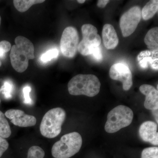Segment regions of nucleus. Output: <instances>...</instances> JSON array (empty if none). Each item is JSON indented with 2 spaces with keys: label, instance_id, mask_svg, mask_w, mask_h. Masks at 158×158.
<instances>
[{
  "label": "nucleus",
  "instance_id": "f03ea898",
  "mask_svg": "<svg viewBox=\"0 0 158 158\" xmlns=\"http://www.w3.org/2000/svg\"><path fill=\"white\" fill-rule=\"evenodd\" d=\"M98 78L92 74H78L71 79L68 84V91L73 95L96 96L100 90Z\"/></svg>",
  "mask_w": 158,
  "mask_h": 158
},
{
  "label": "nucleus",
  "instance_id": "0eeeda50",
  "mask_svg": "<svg viewBox=\"0 0 158 158\" xmlns=\"http://www.w3.org/2000/svg\"><path fill=\"white\" fill-rule=\"evenodd\" d=\"M79 42L78 33L77 29L69 27L64 30L60 40V49L62 55L69 58L75 56L78 51Z\"/></svg>",
  "mask_w": 158,
  "mask_h": 158
},
{
  "label": "nucleus",
  "instance_id": "20e7f679",
  "mask_svg": "<svg viewBox=\"0 0 158 158\" xmlns=\"http://www.w3.org/2000/svg\"><path fill=\"white\" fill-rule=\"evenodd\" d=\"M65 117V111L61 108H53L48 111L43 117L40 127L42 135L48 138L59 135L62 131V125Z\"/></svg>",
  "mask_w": 158,
  "mask_h": 158
},
{
  "label": "nucleus",
  "instance_id": "a878e982",
  "mask_svg": "<svg viewBox=\"0 0 158 158\" xmlns=\"http://www.w3.org/2000/svg\"><path fill=\"white\" fill-rule=\"evenodd\" d=\"M11 44L9 41L2 40L0 42V51L6 54L11 49Z\"/></svg>",
  "mask_w": 158,
  "mask_h": 158
},
{
  "label": "nucleus",
  "instance_id": "ddd939ff",
  "mask_svg": "<svg viewBox=\"0 0 158 158\" xmlns=\"http://www.w3.org/2000/svg\"><path fill=\"white\" fill-rule=\"evenodd\" d=\"M103 43L108 49H113L118 43V38L116 30L112 25L106 24L104 26L102 32Z\"/></svg>",
  "mask_w": 158,
  "mask_h": 158
},
{
  "label": "nucleus",
  "instance_id": "c756f323",
  "mask_svg": "<svg viewBox=\"0 0 158 158\" xmlns=\"http://www.w3.org/2000/svg\"><path fill=\"white\" fill-rule=\"evenodd\" d=\"M1 65H2V62H1V59H0V67H1Z\"/></svg>",
  "mask_w": 158,
  "mask_h": 158
},
{
  "label": "nucleus",
  "instance_id": "cd10ccee",
  "mask_svg": "<svg viewBox=\"0 0 158 158\" xmlns=\"http://www.w3.org/2000/svg\"><path fill=\"white\" fill-rule=\"evenodd\" d=\"M152 113L153 115H154L156 120L157 123H158V110H152Z\"/></svg>",
  "mask_w": 158,
  "mask_h": 158
},
{
  "label": "nucleus",
  "instance_id": "39448f33",
  "mask_svg": "<svg viewBox=\"0 0 158 158\" xmlns=\"http://www.w3.org/2000/svg\"><path fill=\"white\" fill-rule=\"evenodd\" d=\"M133 112L130 108L119 105L111 110L107 116L105 129L108 133H114L128 126L132 122Z\"/></svg>",
  "mask_w": 158,
  "mask_h": 158
},
{
  "label": "nucleus",
  "instance_id": "423d86ee",
  "mask_svg": "<svg viewBox=\"0 0 158 158\" xmlns=\"http://www.w3.org/2000/svg\"><path fill=\"white\" fill-rule=\"evenodd\" d=\"M81 31L83 39L79 43L78 51L83 56H89L92 49L100 45L101 38L98 34L97 29L92 25L84 24Z\"/></svg>",
  "mask_w": 158,
  "mask_h": 158
},
{
  "label": "nucleus",
  "instance_id": "7c9ffc66",
  "mask_svg": "<svg viewBox=\"0 0 158 158\" xmlns=\"http://www.w3.org/2000/svg\"><path fill=\"white\" fill-rule=\"evenodd\" d=\"M1 20H2V19H1V16H0V26H1Z\"/></svg>",
  "mask_w": 158,
  "mask_h": 158
},
{
  "label": "nucleus",
  "instance_id": "a211bd4d",
  "mask_svg": "<svg viewBox=\"0 0 158 158\" xmlns=\"http://www.w3.org/2000/svg\"><path fill=\"white\" fill-rule=\"evenodd\" d=\"M11 130L5 114L0 111V136L4 138H8L11 135Z\"/></svg>",
  "mask_w": 158,
  "mask_h": 158
},
{
  "label": "nucleus",
  "instance_id": "f8f14e48",
  "mask_svg": "<svg viewBox=\"0 0 158 158\" xmlns=\"http://www.w3.org/2000/svg\"><path fill=\"white\" fill-rule=\"evenodd\" d=\"M139 90L141 93L145 95L144 107L148 110L158 109V91L153 86L148 85H141Z\"/></svg>",
  "mask_w": 158,
  "mask_h": 158
},
{
  "label": "nucleus",
  "instance_id": "5701e85b",
  "mask_svg": "<svg viewBox=\"0 0 158 158\" xmlns=\"http://www.w3.org/2000/svg\"><path fill=\"white\" fill-rule=\"evenodd\" d=\"M94 59L98 62H100L103 59V56L102 55L101 47L94 48L91 50V55Z\"/></svg>",
  "mask_w": 158,
  "mask_h": 158
},
{
  "label": "nucleus",
  "instance_id": "bb28decb",
  "mask_svg": "<svg viewBox=\"0 0 158 158\" xmlns=\"http://www.w3.org/2000/svg\"><path fill=\"white\" fill-rule=\"evenodd\" d=\"M110 2L109 0H99L98 1L97 6L99 8H104Z\"/></svg>",
  "mask_w": 158,
  "mask_h": 158
},
{
  "label": "nucleus",
  "instance_id": "c85d7f7f",
  "mask_svg": "<svg viewBox=\"0 0 158 158\" xmlns=\"http://www.w3.org/2000/svg\"><path fill=\"white\" fill-rule=\"evenodd\" d=\"M85 2H86L85 0H78L77 1L80 4H83V3H85Z\"/></svg>",
  "mask_w": 158,
  "mask_h": 158
},
{
  "label": "nucleus",
  "instance_id": "6e6552de",
  "mask_svg": "<svg viewBox=\"0 0 158 158\" xmlns=\"http://www.w3.org/2000/svg\"><path fill=\"white\" fill-rule=\"evenodd\" d=\"M141 11L139 6H134L120 18L119 25L123 37H128L135 31L141 19Z\"/></svg>",
  "mask_w": 158,
  "mask_h": 158
},
{
  "label": "nucleus",
  "instance_id": "4468645a",
  "mask_svg": "<svg viewBox=\"0 0 158 158\" xmlns=\"http://www.w3.org/2000/svg\"><path fill=\"white\" fill-rule=\"evenodd\" d=\"M138 59L142 68H147L149 63L153 69L158 70V50L142 51L138 55Z\"/></svg>",
  "mask_w": 158,
  "mask_h": 158
},
{
  "label": "nucleus",
  "instance_id": "4be33fe9",
  "mask_svg": "<svg viewBox=\"0 0 158 158\" xmlns=\"http://www.w3.org/2000/svg\"><path fill=\"white\" fill-rule=\"evenodd\" d=\"M12 88H13V86L11 82L9 81H6L4 82V85L1 88V93H2L6 98H11L12 97L11 93H12Z\"/></svg>",
  "mask_w": 158,
  "mask_h": 158
},
{
  "label": "nucleus",
  "instance_id": "2eb2a0df",
  "mask_svg": "<svg viewBox=\"0 0 158 158\" xmlns=\"http://www.w3.org/2000/svg\"><path fill=\"white\" fill-rule=\"evenodd\" d=\"M144 43L148 48L151 50H158V27L150 29L144 37Z\"/></svg>",
  "mask_w": 158,
  "mask_h": 158
},
{
  "label": "nucleus",
  "instance_id": "f257e3e1",
  "mask_svg": "<svg viewBox=\"0 0 158 158\" xmlns=\"http://www.w3.org/2000/svg\"><path fill=\"white\" fill-rule=\"evenodd\" d=\"M15 43L10 52L11 65L17 72H24L28 67L29 60L35 58L34 44L31 40L21 36L16 37Z\"/></svg>",
  "mask_w": 158,
  "mask_h": 158
},
{
  "label": "nucleus",
  "instance_id": "f3484780",
  "mask_svg": "<svg viewBox=\"0 0 158 158\" xmlns=\"http://www.w3.org/2000/svg\"><path fill=\"white\" fill-rule=\"evenodd\" d=\"M43 0H14L13 1L15 7L20 12H24L33 5L44 2Z\"/></svg>",
  "mask_w": 158,
  "mask_h": 158
},
{
  "label": "nucleus",
  "instance_id": "6ab92c4d",
  "mask_svg": "<svg viewBox=\"0 0 158 158\" xmlns=\"http://www.w3.org/2000/svg\"><path fill=\"white\" fill-rule=\"evenodd\" d=\"M45 156L44 151L38 146H33L29 148L27 158H44Z\"/></svg>",
  "mask_w": 158,
  "mask_h": 158
},
{
  "label": "nucleus",
  "instance_id": "412c9836",
  "mask_svg": "<svg viewBox=\"0 0 158 158\" xmlns=\"http://www.w3.org/2000/svg\"><path fill=\"white\" fill-rule=\"evenodd\" d=\"M59 55V51L56 48L52 49L45 53L43 54L40 57V60L43 62H48L52 59L57 58Z\"/></svg>",
  "mask_w": 158,
  "mask_h": 158
},
{
  "label": "nucleus",
  "instance_id": "9d476101",
  "mask_svg": "<svg viewBox=\"0 0 158 158\" xmlns=\"http://www.w3.org/2000/svg\"><path fill=\"white\" fill-rule=\"evenodd\" d=\"M5 115L13 124L20 127L34 126L37 123L35 116L27 115L22 110L11 109L6 111Z\"/></svg>",
  "mask_w": 158,
  "mask_h": 158
},
{
  "label": "nucleus",
  "instance_id": "dca6fc26",
  "mask_svg": "<svg viewBox=\"0 0 158 158\" xmlns=\"http://www.w3.org/2000/svg\"><path fill=\"white\" fill-rule=\"evenodd\" d=\"M158 10V0L150 1L142 9L141 11V17L144 20H148L153 17Z\"/></svg>",
  "mask_w": 158,
  "mask_h": 158
},
{
  "label": "nucleus",
  "instance_id": "393cba45",
  "mask_svg": "<svg viewBox=\"0 0 158 158\" xmlns=\"http://www.w3.org/2000/svg\"><path fill=\"white\" fill-rule=\"evenodd\" d=\"M9 144L8 141L5 138L0 136V158L2 156L3 153L8 149Z\"/></svg>",
  "mask_w": 158,
  "mask_h": 158
},
{
  "label": "nucleus",
  "instance_id": "b1692460",
  "mask_svg": "<svg viewBox=\"0 0 158 158\" xmlns=\"http://www.w3.org/2000/svg\"><path fill=\"white\" fill-rule=\"evenodd\" d=\"M31 90V87L29 86L25 87L23 89L24 97V102L27 104H31L32 102L31 99L30 98V93Z\"/></svg>",
  "mask_w": 158,
  "mask_h": 158
},
{
  "label": "nucleus",
  "instance_id": "1a4fd4ad",
  "mask_svg": "<svg viewBox=\"0 0 158 158\" xmlns=\"http://www.w3.org/2000/svg\"><path fill=\"white\" fill-rule=\"evenodd\" d=\"M111 79L118 81L123 83V88L128 90L133 85L132 75L129 68L122 63H116L111 66L110 70Z\"/></svg>",
  "mask_w": 158,
  "mask_h": 158
},
{
  "label": "nucleus",
  "instance_id": "aec40b11",
  "mask_svg": "<svg viewBox=\"0 0 158 158\" xmlns=\"http://www.w3.org/2000/svg\"><path fill=\"white\" fill-rule=\"evenodd\" d=\"M141 158H158V148L153 147L144 148L141 153Z\"/></svg>",
  "mask_w": 158,
  "mask_h": 158
},
{
  "label": "nucleus",
  "instance_id": "2f4dec72",
  "mask_svg": "<svg viewBox=\"0 0 158 158\" xmlns=\"http://www.w3.org/2000/svg\"><path fill=\"white\" fill-rule=\"evenodd\" d=\"M1 88H0V94H1ZM0 103H1V99H0Z\"/></svg>",
  "mask_w": 158,
  "mask_h": 158
},
{
  "label": "nucleus",
  "instance_id": "7ed1b4c3",
  "mask_svg": "<svg viewBox=\"0 0 158 158\" xmlns=\"http://www.w3.org/2000/svg\"><path fill=\"white\" fill-rule=\"evenodd\" d=\"M82 145L81 136L73 132L64 135L53 145L52 155L55 158H69L76 154Z\"/></svg>",
  "mask_w": 158,
  "mask_h": 158
},
{
  "label": "nucleus",
  "instance_id": "9b49d317",
  "mask_svg": "<svg viewBox=\"0 0 158 158\" xmlns=\"http://www.w3.org/2000/svg\"><path fill=\"white\" fill-rule=\"evenodd\" d=\"M157 130L158 125L156 123L151 121L144 122L139 127V136L143 141L157 146Z\"/></svg>",
  "mask_w": 158,
  "mask_h": 158
}]
</instances>
